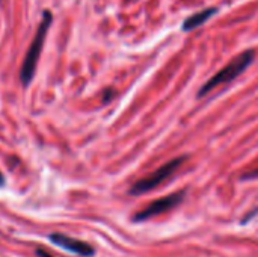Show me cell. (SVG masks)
<instances>
[{"label":"cell","mask_w":258,"mask_h":257,"mask_svg":"<svg viewBox=\"0 0 258 257\" xmlns=\"http://www.w3.org/2000/svg\"><path fill=\"white\" fill-rule=\"evenodd\" d=\"M51 23H53L51 11H44L42 20L38 26V30L35 32L33 41H32V44H30L26 56H24V61H23V65L20 70V80L24 86H27L35 76L36 65H38V61H39V56H41V52L44 47V41H45V36H47V32H48Z\"/></svg>","instance_id":"cell-1"},{"label":"cell","mask_w":258,"mask_h":257,"mask_svg":"<svg viewBox=\"0 0 258 257\" xmlns=\"http://www.w3.org/2000/svg\"><path fill=\"white\" fill-rule=\"evenodd\" d=\"M254 58H255L254 50H246V52L240 53L237 58H234L230 64H227L222 70H219L210 80H207L203 85V88L198 92V97H204L210 91H213L215 88L225 85V83H230L231 80L237 79L254 62Z\"/></svg>","instance_id":"cell-2"},{"label":"cell","mask_w":258,"mask_h":257,"mask_svg":"<svg viewBox=\"0 0 258 257\" xmlns=\"http://www.w3.org/2000/svg\"><path fill=\"white\" fill-rule=\"evenodd\" d=\"M186 158L184 156H180V158H175L169 162H166L165 165H162L160 168H157L154 173H151L150 176L138 180L132 189H130V194L132 195H142V194H147L153 189H156L157 186H160L162 183H165L171 176L175 174V171L184 164Z\"/></svg>","instance_id":"cell-3"},{"label":"cell","mask_w":258,"mask_h":257,"mask_svg":"<svg viewBox=\"0 0 258 257\" xmlns=\"http://www.w3.org/2000/svg\"><path fill=\"white\" fill-rule=\"evenodd\" d=\"M184 200V191H178L174 194H169L163 198H159L153 203H150L147 208H144L141 212H138L133 217V221L136 223H142L147 220H151L154 217H159L162 214H166L169 211H172L174 208H177L178 204H181V201Z\"/></svg>","instance_id":"cell-4"},{"label":"cell","mask_w":258,"mask_h":257,"mask_svg":"<svg viewBox=\"0 0 258 257\" xmlns=\"http://www.w3.org/2000/svg\"><path fill=\"white\" fill-rule=\"evenodd\" d=\"M50 241L54 245H57V247H60V248H63L67 251H71V253H74L77 256L92 257L94 253H95L94 248L89 244H86V242H83L80 239L70 238L67 235H62V233H53V235H50Z\"/></svg>","instance_id":"cell-5"},{"label":"cell","mask_w":258,"mask_h":257,"mask_svg":"<svg viewBox=\"0 0 258 257\" xmlns=\"http://www.w3.org/2000/svg\"><path fill=\"white\" fill-rule=\"evenodd\" d=\"M216 12H218V8H210V9L200 11L198 14L189 17V18L183 23V30H184V32H189V30L197 29L198 26H203V24H204L207 20H210V17H213Z\"/></svg>","instance_id":"cell-6"},{"label":"cell","mask_w":258,"mask_h":257,"mask_svg":"<svg viewBox=\"0 0 258 257\" xmlns=\"http://www.w3.org/2000/svg\"><path fill=\"white\" fill-rule=\"evenodd\" d=\"M252 179H258V168L257 170L249 171V173H245L242 176V180H252Z\"/></svg>","instance_id":"cell-7"},{"label":"cell","mask_w":258,"mask_h":257,"mask_svg":"<svg viewBox=\"0 0 258 257\" xmlns=\"http://www.w3.org/2000/svg\"><path fill=\"white\" fill-rule=\"evenodd\" d=\"M255 215H258V208L257 209H254V211H251L246 217H245V220H243V223H246V221H249L252 217H255Z\"/></svg>","instance_id":"cell-8"},{"label":"cell","mask_w":258,"mask_h":257,"mask_svg":"<svg viewBox=\"0 0 258 257\" xmlns=\"http://www.w3.org/2000/svg\"><path fill=\"white\" fill-rule=\"evenodd\" d=\"M36 256H38V257H53L51 254H48L47 251L41 250V248H38V250H36Z\"/></svg>","instance_id":"cell-9"},{"label":"cell","mask_w":258,"mask_h":257,"mask_svg":"<svg viewBox=\"0 0 258 257\" xmlns=\"http://www.w3.org/2000/svg\"><path fill=\"white\" fill-rule=\"evenodd\" d=\"M5 183V179H3V176H2V173H0V186Z\"/></svg>","instance_id":"cell-10"}]
</instances>
